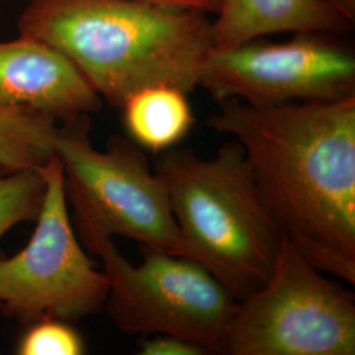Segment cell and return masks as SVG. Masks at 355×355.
<instances>
[{"mask_svg": "<svg viewBox=\"0 0 355 355\" xmlns=\"http://www.w3.org/2000/svg\"><path fill=\"white\" fill-rule=\"evenodd\" d=\"M218 103L208 124L241 145L280 233L320 271L354 286L355 96Z\"/></svg>", "mask_w": 355, "mask_h": 355, "instance_id": "obj_1", "label": "cell"}, {"mask_svg": "<svg viewBox=\"0 0 355 355\" xmlns=\"http://www.w3.org/2000/svg\"><path fill=\"white\" fill-rule=\"evenodd\" d=\"M19 29L61 51L116 108L150 86L191 94L214 48L205 13L140 0H31Z\"/></svg>", "mask_w": 355, "mask_h": 355, "instance_id": "obj_2", "label": "cell"}, {"mask_svg": "<svg viewBox=\"0 0 355 355\" xmlns=\"http://www.w3.org/2000/svg\"><path fill=\"white\" fill-rule=\"evenodd\" d=\"M187 258L207 268L240 303L271 275L282 233L255 187L241 145L232 141L212 158L190 149L157 155Z\"/></svg>", "mask_w": 355, "mask_h": 355, "instance_id": "obj_3", "label": "cell"}, {"mask_svg": "<svg viewBox=\"0 0 355 355\" xmlns=\"http://www.w3.org/2000/svg\"><path fill=\"white\" fill-rule=\"evenodd\" d=\"M55 154L73 225L91 253L103 240L120 236L145 249L187 258L165 184L139 145L114 136L103 152L96 150L85 114L62 121Z\"/></svg>", "mask_w": 355, "mask_h": 355, "instance_id": "obj_4", "label": "cell"}, {"mask_svg": "<svg viewBox=\"0 0 355 355\" xmlns=\"http://www.w3.org/2000/svg\"><path fill=\"white\" fill-rule=\"evenodd\" d=\"M324 274L282 236L270 278L239 303L224 353L354 355V293Z\"/></svg>", "mask_w": 355, "mask_h": 355, "instance_id": "obj_5", "label": "cell"}, {"mask_svg": "<svg viewBox=\"0 0 355 355\" xmlns=\"http://www.w3.org/2000/svg\"><path fill=\"white\" fill-rule=\"evenodd\" d=\"M144 261L132 265L112 239L98 243L110 290L104 308L128 334H173L224 353L234 296L202 265L190 258L141 248Z\"/></svg>", "mask_w": 355, "mask_h": 355, "instance_id": "obj_6", "label": "cell"}, {"mask_svg": "<svg viewBox=\"0 0 355 355\" xmlns=\"http://www.w3.org/2000/svg\"><path fill=\"white\" fill-rule=\"evenodd\" d=\"M41 173L46 187L36 229L21 252L0 259V308L23 324L73 322L104 308L110 283L76 234L57 154Z\"/></svg>", "mask_w": 355, "mask_h": 355, "instance_id": "obj_7", "label": "cell"}, {"mask_svg": "<svg viewBox=\"0 0 355 355\" xmlns=\"http://www.w3.org/2000/svg\"><path fill=\"white\" fill-rule=\"evenodd\" d=\"M199 86L217 102L237 99L258 107L343 101L355 96V57L311 33L284 44L254 40L212 48Z\"/></svg>", "mask_w": 355, "mask_h": 355, "instance_id": "obj_8", "label": "cell"}, {"mask_svg": "<svg viewBox=\"0 0 355 355\" xmlns=\"http://www.w3.org/2000/svg\"><path fill=\"white\" fill-rule=\"evenodd\" d=\"M0 105L21 107L60 121L102 108V98L66 55L20 35L0 42Z\"/></svg>", "mask_w": 355, "mask_h": 355, "instance_id": "obj_9", "label": "cell"}, {"mask_svg": "<svg viewBox=\"0 0 355 355\" xmlns=\"http://www.w3.org/2000/svg\"><path fill=\"white\" fill-rule=\"evenodd\" d=\"M211 23L214 48L283 33H346L354 21L325 0H220Z\"/></svg>", "mask_w": 355, "mask_h": 355, "instance_id": "obj_10", "label": "cell"}, {"mask_svg": "<svg viewBox=\"0 0 355 355\" xmlns=\"http://www.w3.org/2000/svg\"><path fill=\"white\" fill-rule=\"evenodd\" d=\"M187 95L171 86H150L128 98L121 110L132 141L155 155L177 148L195 123Z\"/></svg>", "mask_w": 355, "mask_h": 355, "instance_id": "obj_11", "label": "cell"}, {"mask_svg": "<svg viewBox=\"0 0 355 355\" xmlns=\"http://www.w3.org/2000/svg\"><path fill=\"white\" fill-rule=\"evenodd\" d=\"M60 128V120L49 114L0 105V177L48 165Z\"/></svg>", "mask_w": 355, "mask_h": 355, "instance_id": "obj_12", "label": "cell"}, {"mask_svg": "<svg viewBox=\"0 0 355 355\" xmlns=\"http://www.w3.org/2000/svg\"><path fill=\"white\" fill-rule=\"evenodd\" d=\"M41 170L0 177V241L13 227L36 221L45 195Z\"/></svg>", "mask_w": 355, "mask_h": 355, "instance_id": "obj_13", "label": "cell"}, {"mask_svg": "<svg viewBox=\"0 0 355 355\" xmlns=\"http://www.w3.org/2000/svg\"><path fill=\"white\" fill-rule=\"evenodd\" d=\"M86 353L82 336L70 322L42 320L35 322L17 346L20 355H80Z\"/></svg>", "mask_w": 355, "mask_h": 355, "instance_id": "obj_14", "label": "cell"}, {"mask_svg": "<svg viewBox=\"0 0 355 355\" xmlns=\"http://www.w3.org/2000/svg\"><path fill=\"white\" fill-rule=\"evenodd\" d=\"M141 355H205L209 352L199 343L173 334H152L140 343Z\"/></svg>", "mask_w": 355, "mask_h": 355, "instance_id": "obj_15", "label": "cell"}, {"mask_svg": "<svg viewBox=\"0 0 355 355\" xmlns=\"http://www.w3.org/2000/svg\"><path fill=\"white\" fill-rule=\"evenodd\" d=\"M140 1L164 6L168 8L191 10V11L202 13H217L220 7V0H140Z\"/></svg>", "mask_w": 355, "mask_h": 355, "instance_id": "obj_16", "label": "cell"}, {"mask_svg": "<svg viewBox=\"0 0 355 355\" xmlns=\"http://www.w3.org/2000/svg\"><path fill=\"white\" fill-rule=\"evenodd\" d=\"M346 15L350 20H355V0H325Z\"/></svg>", "mask_w": 355, "mask_h": 355, "instance_id": "obj_17", "label": "cell"}]
</instances>
